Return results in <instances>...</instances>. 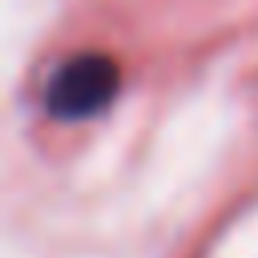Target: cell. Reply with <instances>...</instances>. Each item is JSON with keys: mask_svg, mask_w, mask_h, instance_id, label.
Returning <instances> with one entry per match:
<instances>
[{"mask_svg": "<svg viewBox=\"0 0 258 258\" xmlns=\"http://www.w3.org/2000/svg\"><path fill=\"white\" fill-rule=\"evenodd\" d=\"M117 89H121L117 64L101 52H81L52 73V81L44 89V105L60 121H85V117L101 113L117 97Z\"/></svg>", "mask_w": 258, "mask_h": 258, "instance_id": "6da1fadb", "label": "cell"}]
</instances>
